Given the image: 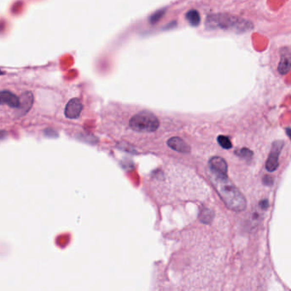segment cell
I'll list each match as a JSON object with an SVG mask.
<instances>
[{
	"label": "cell",
	"mask_w": 291,
	"mask_h": 291,
	"mask_svg": "<svg viewBox=\"0 0 291 291\" xmlns=\"http://www.w3.org/2000/svg\"><path fill=\"white\" fill-rule=\"evenodd\" d=\"M1 103L6 104L9 107L16 109L21 107V101H20V98L13 92L10 91L3 90L1 91Z\"/></svg>",
	"instance_id": "7"
},
{
	"label": "cell",
	"mask_w": 291,
	"mask_h": 291,
	"mask_svg": "<svg viewBox=\"0 0 291 291\" xmlns=\"http://www.w3.org/2000/svg\"><path fill=\"white\" fill-rule=\"evenodd\" d=\"M214 218V213L208 208H205L201 215V220L204 223L212 221Z\"/></svg>",
	"instance_id": "12"
},
{
	"label": "cell",
	"mask_w": 291,
	"mask_h": 291,
	"mask_svg": "<svg viewBox=\"0 0 291 291\" xmlns=\"http://www.w3.org/2000/svg\"><path fill=\"white\" fill-rule=\"evenodd\" d=\"M129 126L135 132H153L159 127L160 122L151 112L143 110L132 116L129 122Z\"/></svg>",
	"instance_id": "3"
},
{
	"label": "cell",
	"mask_w": 291,
	"mask_h": 291,
	"mask_svg": "<svg viewBox=\"0 0 291 291\" xmlns=\"http://www.w3.org/2000/svg\"><path fill=\"white\" fill-rule=\"evenodd\" d=\"M167 145H168L170 148H172L178 152L187 154V153H190V151H191L190 146H188L187 144L184 142L183 139L179 138V137H173L172 139H170L168 142H167Z\"/></svg>",
	"instance_id": "8"
},
{
	"label": "cell",
	"mask_w": 291,
	"mask_h": 291,
	"mask_svg": "<svg viewBox=\"0 0 291 291\" xmlns=\"http://www.w3.org/2000/svg\"><path fill=\"white\" fill-rule=\"evenodd\" d=\"M209 178L215 190L224 201L225 206L233 211L240 212L245 209L246 200L236 186L229 181L227 175H222L209 171Z\"/></svg>",
	"instance_id": "1"
},
{
	"label": "cell",
	"mask_w": 291,
	"mask_h": 291,
	"mask_svg": "<svg viewBox=\"0 0 291 291\" xmlns=\"http://www.w3.org/2000/svg\"><path fill=\"white\" fill-rule=\"evenodd\" d=\"M236 155L239 156L242 158L244 159L250 160L252 156H253V152L247 148H243V149H239L236 151Z\"/></svg>",
	"instance_id": "13"
},
{
	"label": "cell",
	"mask_w": 291,
	"mask_h": 291,
	"mask_svg": "<svg viewBox=\"0 0 291 291\" xmlns=\"http://www.w3.org/2000/svg\"><path fill=\"white\" fill-rule=\"evenodd\" d=\"M263 183L264 184L267 185V186H270V185H273V179L271 177V176H265L263 179Z\"/></svg>",
	"instance_id": "14"
},
{
	"label": "cell",
	"mask_w": 291,
	"mask_h": 291,
	"mask_svg": "<svg viewBox=\"0 0 291 291\" xmlns=\"http://www.w3.org/2000/svg\"><path fill=\"white\" fill-rule=\"evenodd\" d=\"M286 133H287L288 137H289L291 140V127H288V128L286 129Z\"/></svg>",
	"instance_id": "16"
},
{
	"label": "cell",
	"mask_w": 291,
	"mask_h": 291,
	"mask_svg": "<svg viewBox=\"0 0 291 291\" xmlns=\"http://www.w3.org/2000/svg\"><path fill=\"white\" fill-rule=\"evenodd\" d=\"M83 106L78 98H73L67 104L65 115L70 119H76L80 115Z\"/></svg>",
	"instance_id": "5"
},
{
	"label": "cell",
	"mask_w": 291,
	"mask_h": 291,
	"mask_svg": "<svg viewBox=\"0 0 291 291\" xmlns=\"http://www.w3.org/2000/svg\"><path fill=\"white\" fill-rule=\"evenodd\" d=\"M218 143L223 149H230L232 148V144L229 138L225 136L220 135L218 137Z\"/></svg>",
	"instance_id": "11"
},
{
	"label": "cell",
	"mask_w": 291,
	"mask_h": 291,
	"mask_svg": "<svg viewBox=\"0 0 291 291\" xmlns=\"http://www.w3.org/2000/svg\"><path fill=\"white\" fill-rule=\"evenodd\" d=\"M186 19H187L188 22L193 27L198 26L200 24V21H201L200 14L196 10H191V11H188L186 13Z\"/></svg>",
	"instance_id": "10"
},
{
	"label": "cell",
	"mask_w": 291,
	"mask_h": 291,
	"mask_svg": "<svg viewBox=\"0 0 291 291\" xmlns=\"http://www.w3.org/2000/svg\"><path fill=\"white\" fill-rule=\"evenodd\" d=\"M206 27L208 29H221L243 33L253 28V25L242 18L232 17L230 15L217 14L208 16L206 19Z\"/></svg>",
	"instance_id": "2"
},
{
	"label": "cell",
	"mask_w": 291,
	"mask_h": 291,
	"mask_svg": "<svg viewBox=\"0 0 291 291\" xmlns=\"http://www.w3.org/2000/svg\"><path fill=\"white\" fill-rule=\"evenodd\" d=\"M291 69V55L290 53L284 52L281 56L280 63L277 67V70L281 74L287 73Z\"/></svg>",
	"instance_id": "9"
},
{
	"label": "cell",
	"mask_w": 291,
	"mask_h": 291,
	"mask_svg": "<svg viewBox=\"0 0 291 291\" xmlns=\"http://www.w3.org/2000/svg\"><path fill=\"white\" fill-rule=\"evenodd\" d=\"M260 208H263V209H267L269 207V203L267 200H264V201H260Z\"/></svg>",
	"instance_id": "15"
},
{
	"label": "cell",
	"mask_w": 291,
	"mask_h": 291,
	"mask_svg": "<svg viewBox=\"0 0 291 291\" xmlns=\"http://www.w3.org/2000/svg\"><path fill=\"white\" fill-rule=\"evenodd\" d=\"M227 163L221 157L215 156L209 161V171L213 173L227 175Z\"/></svg>",
	"instance_id": "6"
},
{
	"label": "cell",
	"mask_w": 291,
	"mask_h": 291,
	"mask_svg": "<svg viewBox=\"0 0 291 291\" xmlns=\"http://www.w3.org/2000/svg\"><path fill=\"white\" fill-rule=\"evenodd\" d=\"M284 145V142L279 140V141H275L272 146L270 155H269V157L266 163L267 170L271 173L277 170L278 167V159H279V156H280Z\"/></svg>",
	"instance_id": "4"
}]
</instances>
